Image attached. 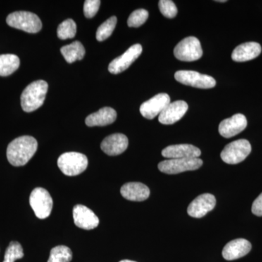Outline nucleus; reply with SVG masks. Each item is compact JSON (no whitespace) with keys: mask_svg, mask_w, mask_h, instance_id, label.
<instances>
[{"mask_svg":"<svg viewBox=\"0 0 262 262\" xmlns=\"http://www.w3.org/2000/svg\"><path fill=\"white\" fill-rule=\"evenodd\" d=\"M37 141L32 136H24L10 143L7 158L13 166H24L32 159L37 149Z\"/></svg>","mask_w":262,"mask_h":262,"instance_id":"f257e3e1","label":"nucleus"},{"mask_svg":"<svg viewBox=\"0 0 262 262\" xmlns=\"http://www.w3.org/2000/svg\"><path fill=\"white\" fill-rule=\"evenodd\" d=\"M48 84L46 81L37 80L29 84L20 96V104L24 112L32 113L40 107L47 94Z\"/></svg>","mask_w":262,"mask_h":262,"instance_id":"f03ea898","label":"nucleus"},{"mask_svg":"<svg viewBox=\"0 0 262 262\" xmlns=\"http://www.w3.org/2000/svg\"><path fill=\"white\" fill-rule=\"evenodd\" d=\"M6 22L13 28L32 34L39 32L42 27L39 17L34 13L27 11H17L10 13L7 17Z\"/></svg>","mask_w":262,"mask_h":262,"instance_id":"7ed1b4c3","label":"nucleus"},{"mask_svg":"<svg viewBox=\"0 0 262 262\" xmlns=\"http://www.w3.org/2000/svg\"><path fill=\"white\" fill-rule=\"evenodd\" d=\"M57 163L62 173L69 177H74L80 175L86 170L89 160L87 157L82 153L71 151L62 154Z\"/></svg>","mask_w":262,"mask_h":262,"instance_id":"20e7f679","label":"nucleus"},{"mask_svg":"<svg viewBox=\"0 0 262 262\" xmlns=\"http://www.w3.org/2000/svg\"><path fill=\"white\" fill-rule=\"evenodd\" d=\"M29 203L36 216L40 220L48 218L53 209V199L51 194L43 188H35L29 198Z\"/></svg>","mask_w":262,"mask_h":262,"instance_id":"39448f33","label":"nucleus"},{"mask_svg":"<svg viewBox=\"0 0 262 262\" xmlns=\"http://www.w3.org/2000/svg\"><path fill=\"white\" fill-rule=\"evenodd\" d=\"M251 151V145L246 139H239L229 143L221 153L225 163L234 165L244 161Z\"/></svg>","mask_w":262,"mask_h":262,"instance_id":"423d86ee","label":"nucleus"},{"mask_svg":"<svg viewBox=\"0 0 262 262\" xmlns=\"http://www.w3.org/2000/svg\"><path fill=\"white\" fill-rule=\"evenodd\" d=\"M173 53L179 61H194L203 56V49L198 38L188 37L184 38L176 46Z\"/></svg>","mask_w":262,"mask_h":262,"instance_id":"0eeeda50","label":"nucleus"},{"mask_svg":"<svg viewBox=\"0 0 262 262\" xmlns=\"http://www.w3.org/2000/svg\"><path fill=\"white\" fill-rule=\"evenodd\" d=\"M203 160L200 158H182V159H168L160 162L158 168L162 173L178 174L189 170H195L203 165Z\"/></svg>","mask_w":262,"mask_h":262,"instance_id":"6e6552de","label":"nucleus"},{"mask_svg":"<svg viewBox=\"0 0 262 262\" xmlns=\"http://www.w3.org/2000/svg\"><path fill=\"white\" fill-rule=\"evenodd\" d=\"M176 80L185 85L192 86L196 89H209L215 86L216 82L211 76L203 75L194 71L181 70L174 75Z\"/></svg>","mask_w":262,"mask_h":262,"instance_id":"1a4fd4ad","label":"nucleus"},{"mask_svg":"<svg viewBox=\"0 0 262 262\" xmlns=\"http://www.w3.org/2000/svg\"><path fill=\"white\" fill-rule=\"evenodd\" d=\"M142 50V46L140 44L131 46L122 56L117 57L110 63L108 72L114 75H117L126 70L140 56Z\"/></svg>","mask_w":262,"mask_h":262,"instance_id":"9d476101","label":"nucleus"},{"mask_svg":"<svg viewBox=\"0 0 262 262\" xmlns=\"http://www.w3.org/2000/svg\"><path fill=\"white\" fill-rule=\"evenodd\" d=\"M170 103V98L168 94H159L143 103L140 106V113L148 120H152L160 115Z\"/></svg>","mask_w":262,"mask_h":262,"instance_id":"9b49d317","label":"nucleus"},{"mask_svg":"<svg viewBox=\"0 0 262 262\" xmlns=\"http://www.w3.org/2000/svg\"><path fill=\"white\" fill-rule=\"evenodd\" d=\"M216 204L215 196L211 194H203L196 196L187 208L188 214L193 218L200 219L211 211Z\"/></svg>","mask_w":262,"mask_h":262,"instance_id":"f8f14e48","label":"nucleus"},{"mask_svg":"<svg viewBox=\"0 0 262 262\" xmlns=\"http://www.w3.org/2000/svg\"><path fill=\"white\" fill-rule=\"evenodd\" d=\"M74 222L81 229L91 230L99 225V219L92 210L83 205H77L73 209Z\"/></svg>","mask_w":262,"mask_h":262,"instance_id":"ddd939ff","label":"nucleus"},{"mask_svg":"<svg viewBox=\"0 0 262 262\" xmlns=\"http://www.w3.org/2000/svg\"><path fill=\"white\" fill-rule=\"evenodd\" d=\"M247 119L242 114H236L221 122L219 131L220 135L229 139L237 135L247 127Z\"/></svg>","mask_w":262,"mask_h":262,"instance_id":"4468645a","label":"nucleus"},{"mask_svg":"<svg viewBox=\"0 0 262 262\" xmlns=\"http://www.w3.org/2000/svg\"><path fill=\"white\" fill-rule=\"evenodd\" d=\"M188 104L184 101L170 103L160 113L158 120L163 125H172L178 122L187 113Z\"/></svg>","mask_w":262,"mask_h":262,"instance_id":"2eb2a0df","label":"nucleus"},{"mask_svg":"<svg viewBox=\"0 0 262 262\" xmlns=\"http://www.w3.org/2000/svg\"><path fill=\"white\" fill-rule=\"evenodd\" d=\"M162 155L168 159H182V158H199L201 151L199 148L192 144H176L170 145L162 151Z\"/></svg>","mask_w":262,"mask_h":262,"instance_id":"dca6fc26","label":"nucleus"},{"mask_svg":"<svg viewBox=\"0 0 262 262\" xmlns=\"http://www.w3.org/2000/svg\"><path fill=\"white\" fill-rule=\"evenodd\" d=\"M128 146L127 136L122 134H115L107 136L101 142V148L103 152L110 156L122 154Z\"/></svg>","mask_w":262,"mask_h":262,"instance_id":"f3484780","label":"nucleus"},{"mask_svg":"<svg viewBox=\"0 0 262 262\" xmlns=\"http://www.w3.org/2000/svg\"><path fill=\"white\" fill-rule=\"evenodd\" d=\"M251 243L247 239H236L226 245L222 251V256L227 261H232L244 257L251 251Z\"/></svg>","mask_w":262,"mask_h":262,"instance_id":"a211bd4d","label":"nucleus"},{"mask_svg":"<svg viewBox=\"0 0 262 262\" xmlns=\"http://www.w3.org/2000/svg\"><path fill=\"white\" fill-rule=\"evenodd\" d=\"M122 196L130 201H146L149 196V187L140 182H130L124 184L120 189Z\"/></svg>","mask_w":262,"mask_h":262,"instance_id":"6ab92c4d","label":"nucleus"},{"mask_svg":"<svg viewBox=\"0 0 262 262\" xmlns=\"http://www.w3.org/2000/svg\"><path fill=\"white\" fill-rule=\"evenodd\" d=\"M261 47L257 42H250L239 45L232 53V58L236 62L251 61L259 56Z\"/></svg>","mask_w":262,"mask_h":262,"instance_id":"aec40b11","label":"nucleus"},{"mask_svg":"<svg viewBox=\"0 0 262 262\" xmlns=\"http://www.w3.org/2000/svg\"><path fill=\"white\" fill-rule=\"evenodd\" d=\"M116 119L117 113L114 108L103 107L88 116L85 124L89 127L106 126L113 124Z\"/></svg>","mask_w":262,"mask_h":262,"instance_id":"412c9836","label":"nucleus"},{"mask_svg":"<svg viewBox=\"0 0 262 262\" xmlns=\"http://www.w3.org/2000/svg\"><path fill=\"white\" fill-rule=\"evenodd\" d=\"M61 54L69 63H74L77 60H82L85 55V50L79 41L71 43L61 48Z\"/></svg>","mask_w":262,"mask_h":262,"instance_id":"4be33fe9","label":"nucleus"},{"mask_svg":"<svg viewBox=\"0 0 262 262\" xmlns=\"http://www.w3.org/2000/svg\"><path fill=\"white\" fill-rule=\"evenodd\" d=\"M20 59L14 54L0 55V76L7 77L18 70Z\"/></svg>","mask_w":262,"mask_h":262,"instance_id":"5701e85b","label":"nucleus"},{"mask_svg":"<svg viewBox=\"0 0 262 262\" xmlns=\"http://www.w3.org/2000/svg\"><path fill=\"white\" fill-rule=\"evenodd\" d=\"M72 259V252L70 248L65 246H58L52 248L48 262H70Z\"/></svg>","mask_w":262,"mask_h":262,"instance_id":"b1692460","label":"nucleus"},{"mask_svg":"<svg viewBox=\"0 0 262 262\" xmlns=\"http://www.w3.org/2000/svg\"><path fill=\"white\" fill-rule=\"evenodd\" d=\"M117 23L116 16H112L103 22L97 29L96 32V39L99 42L106 40L112 35Z\"/></svg>","mask_w":262,"mask_h":262,"instance_id":"393cba45","label":"nucleus"},{"mask_svg":"<svg viewBox=\"0 0 262 262\" xmlns=\"http://www.w3.org/2000/svg\"><path fill=\"white\" fill-rule=\"evenodd\" d=\"M77 33V25L72 19H67L58 26L57 35L61 39H72Z\"/></svg>","mask_w":262,"mask_h":262,"instance_id":"a878e982","label":"nucleus"},{"mask_svg":"<svg viewBox=\"0 0 262 262\" xmlns=\"http://www.w3.org/2000/svg\"><path fill=\"white\" fill-rule=\"evenodd\" d=\"M24 251L21 245L18 242L10 243L9 246L5 251L4 261L15 262V260L24 257Z\"/></svg>","mask_w":262,"mask_h":262,"instance_id":"bb28decb","label":"nucleus"},{"mask_svg":"<svg viewBox=\"0 0 262 262\" xmlns=\"http://www.w3.org/2000/svg\"><path fill=\"white\" fill-rule=\"evenodd\" d=\"M149 18V12L144 9H138L131 13L127 19V25L129 27H141Z\"/></svg>","mask_w":262,"mask_h":262,"instance_id":"cd10ccee","label":"nucleus"},{"mask_svg":"<svg viewBox=\"0 0 262 262\" xmlns=\"http://www.w3.org/2000/svg\"><path fill=\"white\" fill-rule=\"evenodd\" d=\"M158 5L160 12L164 16L168 18H173L177 16L178 10L175 3L171 0H160Z\"/></svg>","mask_w":262,"mask_h":262,"instance_id":"c85d7f7f","label":"nucleus"},{"mask_svg":"<svg viewBox=\"0 0 262 262\" xmlns=\"http://www.w3.org/2000/svg\"><path fill=\"white\" fill-rule=\"evenodd\" d=\"M101 1L100 0H86L84 4V16L88 18H92L99 10Z\"/></svg>","mask_w":262,"mask_h":262,"instance_id":"c756f323","label":"nucleus"},{"mask_svg":"<svg viewBox=\"0 0 262 262\" xmlns=\"http://www.w3.org/2000/svg\"><path fill=\"white\" fill-rule=\"evenodd\" d=\"M251 211L253 214L257 216H262V193L253 202Z\"/></svg>","mask_w":262,"mask_h":262,"instance_id":"7c9ffc66","label":"nucleus"},{"mask_svg":"<svg viewBox=\"0 0 262 262\" xmlns=\"http://www.w3.org/2000/svg\"><path fill=\"white\" fill-rule=\"evenodd\" d=\"M120 262H136V261H130V260H122V261H120Z\"/></svg>","mask_w":262,"mask_h":262,"instance_id":"2f4dec72","label":"nucleus"},{"mask_svg":"<svg viewBox=\"0 0 262 262\" xmlns=\"http://www.w3.org/2000/svg\"><path fill=\"white\" fill-rule=\"evenodd\" d=\"M216 2H218V3H226V0H220V1H218V0H217Z\"/></svg>","mask_w":262,"mask_h":262,"instance_id":"473e14b6","label":"nucleus"}]
</instances>
